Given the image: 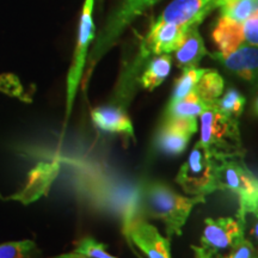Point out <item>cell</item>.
<instances>
[{
	"instance_id": "6da1fadb",
	"label": "cell",
	"mask_w": 258,
	"mask_h": 258,
	"mask_svg": "<svg viewBox=\"0 0 258 258\" xmlns=\"http://www.w3.org/2000/svg\"><path fill=\"white\" fill-rule=\"evenodd\" d=\"M140 201L145 214L159 219L165 225L169 237L182 235L192 208L205 202L201 196H183L160 182H148L141 188Z\"/></svg>"
},
{
	"instance_id": "7a4b0ae2",
	"label": "cell",
	"mask_w": 258,
	"mask_h": 258,
	"mask_svg": "<svg viewBox=\"0 0 258 258\" xmlns=\"http://www.w3.org/2000/svg\"><path fill=\"white\" fill-rule=\"evenodd\" d=\"M200 146L217 163L237 160L243 156L238 120L215 109L200 115Z\"/></svg>"
},
{
	"instance_id": "3957f363",
	"label": "cell",
	"mask_w": 258,
	"mask_h": 258,
	"mask_svg": "<svg viewBox=\"0 0 258 258\" xmlns=\"http://www.w3.org/2000/svg\"><path fill=\"white\" fill-rule=\"evenodd\" d=\"M218 182L220 190H228L238 198V220L245 224L247 214L258 218V178L237 160L218 163Z\"/></svg>"
},
{
	"instance_id": "277c9868",
	"label": "cell",
	"mask_w": 258,
	"mask_h": 258,
	"mask_svg": "<svg viewBox=\"0 0 258 258\" xmlns=\"http://www.w3.org/2000/svg\"><path fill=\"white\" fill-rule=\"evenodd\" d=\"M176 182L188 195L205 198L220 190L218 182V163L196 143L188 159L180 166Z\"/></svg>"
},
{
	"instance_id": "5b68a950",
	"label": "cell",
	"mask_w": 258,
	"mask_h": 258,
	"mask_svg": "<svg viewBox=\"0 0 258 258\" xmlns=\"http://www.w3.org/2000/svg\"><path fill=\"white\" fill-rule=\"evenodd\" d=\"M160 0H122L106 19L104 27L96 38V43L90 54V69L104 55L125 29L145 12L152 9Z\"/></svg>"
},
{
	"instance_id": "8992f818",
	"label": "cell",
	"mask_w": 258,
	"mask_h": 258,
	"mask_svg": "<svg viewBox=\"0 0 258 258\" xmlns=\"http://www.w3.org/2000/svg\"><path fill=\"white\" fill-rule=\"evenodd\" d=\"M93 8H95V0H85L84 2L82 16H80L76 49H74L72 63H71L69 74H67L64 123H67V121L70 120L74 99H76L77 92H78L80 82H82L83 78L90 44L95 40L96 28L95 23H93Z\"/></svg>"
},
{
	"instance_id": "52a82bcc",
	"label": "cell",
	"mask_w": 258,
	"mask_h": 258,
	"mask_svg": "<svg viewBox=\"0 0 258 258\" xmlns=\"http://www.w3.org/2000/svg\"><path fill=\"white\" fill-rule=\"evenodd\" d=\"M245 224L232 218L207 219L199 245H192L195 258H221L244 238Z\"/></svg>"
},
{
	"instance_id": "ba28073f",
	"label": "cell",
	"mask_w": 258,
	"mask_h": 258,
	"mask_svg": "<svg viewBox=\"0 0 258 258\" xmlns=\"http://www.w3.org/2000/svg\"><path fill=\"white\" fill-rule=\"evenodd\" d=\"M219 5V0H173L154 21L186 28L199 27Z\"/></svg>"
},
{
	"instance_id": "9c48e42d",
	"label": "cell",
	"mask_w": 258,
	"mask_h": 258,
	"mask_svg": "<svg viewBox=\"0 0 258 258\" xmlns=\"http://www.w3.org/2000/svg\"><path fill=\"white\" fill-rule=\"evenodd\" d=\"M188 29L172 23L153 21L141 44L140 56L147 59L151 55L173 53L180 46Z\"/></svg>"
},
{
	"instance_id": "30bf717a",
	"label": "cell",
	"mask_w": 258,
	"mask_h": 258,
	"mask_svg": "<svg viewBox=\"0 0 258 258\" xmlns=\"http://www.w3.org/2000/svg\"><path fill=\"white\" fill-rule=\"evenodd\" d=\"M198 131V118H164L157 135V146L161 152L179 156Z\"/></svg>"
},
{
	"instance_id": "8fae6325",
	"label": "cell",
	"mask_w": 258,
	"mask_h": 258,
	"mask_svg": "<svg viewBox=\"0 0 258 258\" xmlns=\"http://www.w3.org/2000/svg\"><path fill=\"white\" fill-rule=\"evenodd\" d=\"M125 235L146 258H171L170 241L153 225L134 219L125 225Z\"/></svg>"
},
{
	"instance_id": "7c38bea8",
	"label": "cell",
	"mask_w": 258,
	"mask_h": 258,
	"mask_svg": "<svg viewBox=\"0 0 258 258\" xmlns=\"http://www.w3.org/2000/svg\"><path fill=\"white\" fill-rule=\"evenodd\" d=\"M208 55L239 78L250 83L258 82V47L241 44L230 53L215 51Z\"/></svg>"
},
{
	"instance_id": "4fadbf2b",
	"label": "cell",
	"mask_w": 258,
	"mask_h": 258,
	"mask_svg": "<svg viewBox=\"0 0 258 258\" xmlns=\"http://www.w3.org/2000/svg\"><path fill=\"white\" fill-rule=\"evenodd\" d=\"M59 167V164L56 161L38 164L29 172L28 180L23 188L15 195L9 196L8 200H14V201H19L23 205H29L42 196L47 195L54 179L56 178Z\"/></svg>"
},
{
	"instance_id": "5bb4252c",
	"label": "cell",
	"mask_w": 258,
	"mask_h": 258,
	"mask_svg": "<svg viewBox=\"0 0 258 258\" xmlns=\"http://www.w3.org/2000/svg\"><path fill=\"white\" fill-rule=\"evenodd\" d=\"M91 118L96 127L102 131L135 139L133 123L122 108L99 106L91 111Z\"/></svg>"
},
{
	"instance_id": "9a60e30c",
	"label": "cell",
	"mask_w": 258,
	"mask_h": 258,
	"mask_svg": "<svg viewBox=\"0 0 258 258\" xmlns=\"http://www.w3.org/2000/svg\"><path fill=\"white\" fill-rule=\"evenodd\" d=\"M208 54L205 41L199 31V27L189 28L180 46L175 50V59L179 69L185 70L198 67L200 61Z\"/></svg>"
},
{
	"instance_id": "2e32d148",
	"label": "cell",
	"mask_w": 258,
	"mask_h": 258,
	"mask_svg": "<svg viewBox=\"0 0 258 258\" xmlns=\"http://www.w3.org/2000/svg\"><path fill=\"white\" fill-rule=\"evenodd\" d=\"M212 40L219 53L226 54L237 49L244 44L241 35V23L227 21L224 17H219L212 31Z\"/></svg>"
},
{
	"instance_id": "e0dca14e",
	"label": "cell",
	"mask_w": 258,
	"mask_h": 258,
	"mask_svg": "<svg viewBox=\"0 0 258 258\" xmlns=\"http://www.w3.org/2000/svg\"><path fill=\"white\" fill-rule=\"evenodd\" d=\"M214 103L207 102L195 91L178 102L167 104L165 118H198L202 112L213 109Z\"/></svg>"
},
{
	"instance_id": "ac0fdd59",
	"label": "cell",
	"mask_w": 258,
	"mask_h": 258,
	"mask_svg": "<svg viewBox=\"0 0 258 258\" xmlns=\"http://www.w3.org/2000/svg\"><path fill=\"white\" fill-rule=\"evenodd\" d=\"M171 67H172V57L170 54L157 55L148 62L139 82L144 89L153 91L165 82L171 72Z\"/></svg>"
},
{
	"instance_id": "d6986e66",
	"label": "cell",
	"mask_w": 258,
	"mask_h": 258,
	"mask_svg": "<svg viewBox=\"0 0 258 258\" xmlns=\"http://www.w3.org/2000/svg\"><path fill=\"white\" fill-rule=\"evenodd\" d=\"M225 80L218 71L207 70L195 88V92L205 101L214 103L224 93Z\"/></svg>"
},
{
	"instance_id": "ffe728a7",
	"label": "cell",
	"mask_w": 258,
	"mask_h": 258,
	"mask_svg": "<svg viewBox=\"0 0 258 258\" xmlns=\"http://www.w3.org/2000/svg\"><path fill=\"white\" fill-rule=\"evenodd\" d=\"M245 104H246L245 97L238 90L230 88L214 102L213 109L228 117L238 120L243 114Z\"/></svg>"
},
{
	"instance_id": "44dd1931",
	"label": "cell",
	"mask_w": 258,
	"mask_h": 258,
	"mask_svg": "<svg viewBox=\"0 0 258 258\" xmlns=\"http://www.w3.org/2000/svg\"><path fill=\"white\" fill-rule=\"evenodd\" d=\"M206 71H207V69H199V67H190V69L183 70L182 76L175 82L169 104L178 102L179 99L188 96L190 92L195 91L199 80L201 79Z\"/></svg>"
},
{
	"instance_id": "7402d4cb",
	"label": "cell",
	"mask_w": 258,
	"mask_h": 258,
	"mask_svg": "<svg viewBox=\"0 0 258 258\" xmlns=\"http://www.w3.org/2000/svg\"><path fill=\"white\" fill-rule=\"evenodd\" d=\"M36 254V244L31 240L9 241L0 244V258H35Z\"/></svg>"
},
{
	"instance_id": "603a6c76",
	"label": "cell",
	"mask_w": 258,
	"mask_h": 258,
	"mask_svg": "<svg viewBox=\"0 0 258 258\" xmlns=\"http://www.w3.org/2000/svg\"><path fill=\"white\" fill-rule=\"evenodd\" d=\"M74 251L85 254L90 258H117L108 252L104 244L99 243V241L90 237L83 238L82 240H79L76 244V250Z\"/></svg>"
},
{
	"instance_id": "cb8c5ba5",
	"label": "cell",
	"mask_w": 258,
	"mask_h": 258,
	"mask_svg": "<svg viewBox=\"0 0 258 258\" xmlns=\"http://www.w3.org/2000/svg\"><path fill=\"white\" fill-rule=\"evenodd\" d=\"M241 35L244 44L258 47V11L241 23Z\"/></svg>"
},
{
	"instance_id": "d4e9b609",
	"label": "cell",
	"mask_w": 258,
	"mask_h": 258,
	"mask_svg": "<svg viewBox=\"0 0 258 258\" xmlns=\"http://www.w3.org/2000/svg\"><path fill=\"white\" fill-rule=\"evenodd\" d=\"M222 258H258V252L250 240L243 239L237 246L231 250L227 256Z\"/></svg>"
},
{
	"instance_id": "484cf974",
	"label": "cell",
	"mask_w": 258,
	"mask_h": 258,
	"mask_svg": "<svg viewBox=\"0 0 258 258\" xmlns=\"http://www.w3.org/2000/svg\"><path fill=\"white\" fill-rule=\"evenodd\" d=\"M51 258H90V257L85 256V254H83V253H80V252H77V251H74V252L59 254V256L51 257Z\"/></svg>"
},
{
	"instance_id": "4316f807",
	"label": "cell",
	"mask_w": 258,
	"mask_h": 258,
	"mask_svg": "<svg viewBox=\"0 0 258 258\" xmlns=\"http://www.w3.org/2000/svg\"><path fill=\"white\" fill-rule=\"evenodd\" d=\"M250 233H251V235H252L254 241L258 244V218H256V222H254L252 228H251Z\"/></svg>"
},
{
	"instance_id": "83f0119b",
	"label": "cell",
	"mask_w": 258,
	"mask_h": 258,
	"mask_svg": "<svg viewBox=\"0 0 258 258\" xmlns=\"http://www.w3.org/2000/svg\"><path fill=\"white\" fill-rule=\"evenodd\" d=\"M253 111H254V114L258 115V97L256 98V101H254V104H253Z\"/></svg>"
},
{
	"instance_id": "f1b7e54d",
	"label": "cell",
	"mask_w": 258,
	"mask_h": 258,
	"mask_svg": "<svg viewBox=\"0 0 258 258\" xmlns=\"http://www.w3.org/2000/svg\"><path fill=\"white\" fill-rule=\"evenodd\" d=\"M221 258H222V257H221Z\"/></svg>"
}]
</instances>
